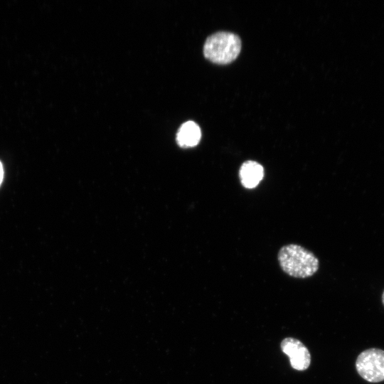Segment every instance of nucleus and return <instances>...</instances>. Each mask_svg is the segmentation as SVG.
I'll return each instance as SVG.
<instances>
[{"label":"nucleus","mask_w":384,"mask_h":384,"mask_svg":"<svg viewBox=\"0 0 384 384\" xmlns=\"http://www.w3.org/2000/svg\"><path fill=\"white\" fill-rule=\"evenodd\" d=\"M277 259L283 272L295 278L310 277L319 267V261L316 256L297 244L282 246L278 252Z\"/></svg>","instance_id":"nucleus-1"},{"label":"nucleus","mask_w":384,"mask_h":384,"mask_svg":"<svg viewBox=\"0 0 384 384\" xmlns=\"http://www.w3.org/2000/svg\"><path fill=\"white\" fill-rule=\"evenodd\" d=\"M240 50L241 41L238 36L221 31L207 38L203 46V54L210 61L223 65L233 61Z\"/></svg>","instance_id":"nucleus-2"},{"label":"nucleus","mask_w":384,"mask_h":384,"mask_svg":"<svg viewBox=\"0 0 384 384\" xmlns=\"http://www.w3.org/2000/svg\"><path fill=\"white\" fill-rule=\"evenodd\" d=\"M356 369L362 378L370 383L384 380V351L371 348L362 351L356 361Z\"/></svg>","instance_id":"nucleus-3"},{"label":"nucleus","mask_w":384,"mask_h":384,"mask_svg":"<svg viewBox=\"0 0 384 384\" xmlns=\"http://www.w3.org/2000/svg\"><path fill=\"white\" fill-rule=\"evenodd\" d=\"M281 349L289 358L292 368L297 370L307 369L311 363V356L307 348L298 339L284 338L280 345Z\"/></svg>","instance_id":"nucleus-4"},{"label":"nucleus","mask_w":384,"mask_h":384,"mask_svg":"<svg viewBox=\"0 0 384 384\" xmlns=\"http://www.w3.org/2000/svg\"><path fill=\"white\" fill-rule=\"evenodd\" d=\"M239 176L241 184L245 188H253L262 180L264 168L260 163L248 160L241 165Z\"/></svg>","instance_id":"nucleus-5"},{"label":"nucleus","mask_w":384,"mask_h":384,"mask_svg":"<svg viewBox=\"0 0 384 384\" xmlns=\"http://www.w3.org/2000/svg\"><path fill=\"white\" fill-rule=\"evenodd\" d=\"M201 137L199 126L193 121L183 123L176 134V141L181 147H193L196 146Z\"/></svg>","instance_id":"nucleus-6"},{"label":"nucleus","mask_w":384,"mask_h":384,"mask_svg":"<svg viewBox=\"0 0 384 384\" xmlns=\"http://www.w3.org/2000/svg\"><path fill=\"white\" fill-rule=\"evenodd\" d=\"M3 174H4L3 167H2L1 163L0 162V184L3 179Z\"/></svg>","instance_id":"nucleus-7"},{"label":"nucleus","mask_w":384,"mask_h":384,"mask_svg":"<svg viewBox=\"0 0 384 384\" xmlns=\"http://www.w3.org/2000/svg\"><path fill=\"white\" fill-rule=\"evenodd\" d=\"M382 302H383V304L384 305V292L382 294Z\"/></svg>","instance_id":"nucleus-8"}]
</instances>
